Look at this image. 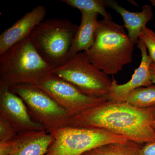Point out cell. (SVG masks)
<instances>
[{"instance_id":"2","label":"cell","mask_w":155,"mask_h":155,"mask_svg":"<svg viewBox=\"0 0 155 155\" xmlns=\"http://www.w3.org/2000/svg\"><path fill=\"white\" fill-rule=\"evenodd\" d=\"M134 45L123 26L104 18L99 22L93 45L86 52L98 69L108 75H116L132 62Z\"/></svg>"},{"instance_id":"20","label":"cell","mask_w":155,"mask_h":155,"mask_svg":"<svg viewBox=\"0 0 155 155\" xmlns=\"http://www.w3.org/2000/svg\"><path fill=\"white\" fill-rule=\"evenodd\" d=\"M14 140L0 141V155H9L13 150Z\"/></svg>"},{"instance_id":"5","label":"cell","mask_w":155,"mask_h":155,"mask_svg":"<svg viewBox=\"0 0 155 155\" xmlns=\"http://www.w3.org/2000/svg\"><path fill=\"white\" fill-rule=\"evenodd\" d=\"M50 134L53 141L44 155H82L104 145L128 140L104 129L70 125L54 130Z\"/></svg>"},{"instance_id":"14","label":"cell","mask_w":155,"mask_h":155,"mask_svg":"<svg viewBox=\"0 0 155 155\" xmlns=\"http://www.w3.org/2000/svg\"><path fill=\"white\" fill-rule=\"evenodd\" d=\"M81 21L70 51V57L88 51L93 45L94 35L99 25V14L94 12L81 11Z\"/></svg>"},{"instance_id":"15","label":"cell","mask_w":155,"mask_h":155,"mask_svg":"<svg viewBox=\"0 0 155 155\" xmlns=\"http://www.w3.org/2000/svg\"><path fill=\"white\" fill-rule=\"evenodd\" d=\"M142 147L141 144L127 140L104 145L82 155H140Z\"/></svg>"},{"instance_id":"9","label":"cell","mask_w":155,"mask_h":155,"mask_svg":"<svg viewBox=\"0 0 155 155\" xmlns=\"http://www.w3.org/2000/svg\"><path fill=\"white\" fill-rule=\"evenodd\" d=\"M0 115L15 127L18 134L45 130L30 117L22 99L9 87L0 85Z\"/></svg>"},{"instance_id":"16","label":"cell","mask_w":155,"mask_h":155,"mask_svg":"<svg viewBox=\"0 0 155 155\" xmlns=\"http://www.w3.org/2000/svg\"><path fill=\"white\" fill-rule=\"evenodd\" d=\"M125 102L139 109L155 106V84L134 90L128 94Z\"/></svg>"},{"instance_id":"18","label":"cell","mask_w":155,"mask_h":155,"mask_svg":"<svg viewBox=\"0 0 155 155\" xmlns=\"http://www.w3.org/2000/svg\"><path fill=\"white\" fill-rule=\"evenodd\" d=\"M139 40L145 45L149 55L153 63H155V32L148 27H145L140 35Z\"/></svg>"},{"instance_id":"1","label":"cell","mask_w":155,"mask_h":155,"mask_svg":"<svg viewBox=\"0 0 155 155\" xmlns=\"http://www.w3.org/2000/svg\"><path fill=\"white\" fill-rule=\"evenodd\" d=\"M155 106L139 109L107 100L72 116L69 125L104 129L141 144L155 140Z\"/></svg>"},{"instance_id":"12","label":"cell","mask_w":155,"mask_h":155,"mask_svg":"<svg viewBox=\"0 0 155 155\" xmlns=\"http://www.w3.org/2000/svg\"><path fill=\"white\" fill-rule=\"evenodd\" d=\"M107 7H110L121 15L127 29V35L134 45L137 44L139 36L148 22L153 18L151 7L145 5L142 7L141 11L132 12L127 11L119 5L117 2L113 0L107 1Z\"/></svg>"},{"instance_id":"17","label":"cell","mask_w":155,"mask_h":155,"mask_svg":"<svg viewBox=\"0 0 155 155\" xmlns=\"http://www.w3.org/2000/svg\"><path fill=\"white\" fill-rule=\"evenodd\" d=\"M67 5L81 11L94 12L102 15L104 19H112L106 9L107 1L104 0H61Z\"/></svg>"},{"instance_id":"19","label":"cell","mask_w":155,"mask_h":155,"mask_svg":"<svg viewBox=\"0 0 155 155\" xmlns=\"http://www.w3.org/2000/svg\"><path fill=\"white\" fill-rule=\"evenodd\" d=\"M17 130L5 117L0 115V141L14 140L18 135Z\"/></svg>"},{"instance_id":"4","label":"cell","mask_w":155,"mask_h":155,"mask_svg":"<svg viewBox=\"0 0 155 155\" xmlns=\"http://www.w3.org/2000/svg\"><path fill=\"white\" fill-rule=\"evenodd\" d=\"M78 26L66 19H48L37 25L29 37L43 59L56 68L71 58L70 49Z\"/></svg>"},{"instance_id":"23","label":"cell","mask_w":155,"mask_h":155,"mask_svg":"<svg viewBox=\"0 0 155 155\" xmlns=\"http://www.w3.org/2000/svg\"><path fill=\"white\" fill-rule=\"evenodd\" d=\"M150 2L152 5L153 6V7H154L155 8V0H151V1H150Z\"/></svg>"},{"instance_id":"8","label":"cell","mask_w":155,"mask_h":155,"mask_svg":"<svg viewBox=\"0 0 155 155\" xmlns=\"http://www.w3.org/2000/svg\"><path fill=\"white\" fill-rule=\"evenodd\" d=\"M34 85L47 93L71 117L107 101L106 98L94 97L84 94L72 84L53 73Z\"/></svg>"},{"instance_id":"24","label":"cell","mask_w":155,"mask_h":155,"mask_svg":"<svg viewBox=\"0 0 155 155\" xmlns=\"http://www.w3.org/2000/svg\"><path fill=\"white\" fill-rule=\"evenodd\" d=\"M153 129L155 135V119L154 120V121L153 122Z\"/></svg>"},{"instance_id":"10","label":"cell","mask_w":155,"mask_h":155,"mask_svg":"<svg viewBox=\"0 0 155 155\" xmlns=\"http://www.w3.org/2000/svg\"><path fill=\"white\" fill-rule=\"evenodd\" d=\"M137 44L141 54V61L139 66L134 70L131 79L126 83L119 84L115 79L112 80L107 97L108 101L124 102L128 94L134 90L153 84L150 75V67L153 61L147 54V50L144 44L139 40Z\"/></svg>"},{"instance_id":"21","label":"cell","mask_w":155,"mask_h":155,"mask_svg":"<svg viewBox=\"0 0 155 155\" xmlns=\"http://www.w3.org/2000/svg\"><path fill=\"white\" fill-rule=\"evenodd\" d=\"M140 155H155V140L145 143L142 147Z\"/></svg>"},{"instance_id":"7","label":"cell","mask_w":155,"mask_h":155,"mask_svg":"<svg viewBox=\"0 0 155 155\" xmlns=\"http://www.w3.org/2000/svg\"><path fill=\"white\" fill-rule=\"evenodd\" d=\"M52 73L74 85L84 94L107 99L112 80L89 60L86 51L72 56Z\"/></svg>"},{"instance_id":"11","label":"cell","mask_w":155,"mask_h":155,"mask_svg":"<svg viewBox=\"0 0 155 155\" xmlns=\"http://www.w3.org/2000/svg\"><path fill=\"white\" fill-rule=\"evenodd\" d=\"M46 13L45 6H37L4 31L0 35V55L29 37L37 25L44 21Z\"/></svg>"},{"instance_id":"6","label":"cell","mask_w":155,"mask_h":155,"mask_svg":"<svg viewBox=\"0 0 155 155\" xmlns=\"http://www.w3.org/2000/svg\"><path fill=\"white\" fill-rule=\"evenodd\" d=\"M9 88L22 99L31 119L48 133L69 125L71 115L41 89L28 84L13 85Z\"/></svg>"},{"instance_id":"22","label":"cell","mask_w":155,"mask_h":155,"mask_svg":"<svg viewBox=\"0 0 155 155\" xmlns=\"http://www.w3.org/2000/svg\"><path fill=\"white\" fill-rule=\"evenodd\" d=\"M150 75L152 83L155 84V63L153 62L150 67Z\"/></svg>"},{"instance_id":"13","label":"cell","mask_w":155,"mask_h":155,"mask_svg":"<svg viewBox=\"0 0 155 155\" xmlns=\"http://www.w3.org/2000/svg\"><path fill=\"white\" fill-rule=\"evenodd\" d=\"M52 141V137L45 130L18 134L9 155H44Z\"/></svg>"},{"instance_id":"3","label":"cell","mask_w":155,"mask_h":155,"mask_svg":"<svg viewBox=\"0 0 155 155\" xmlns=\"http://www.w3.org/2000/svg\"><path fill=\"white\" fill-rule=\"evenodd\" d=\"M54 68L43 59L29 36L0 55V85L35 84Z\"/></svg>"}]
</instances>
